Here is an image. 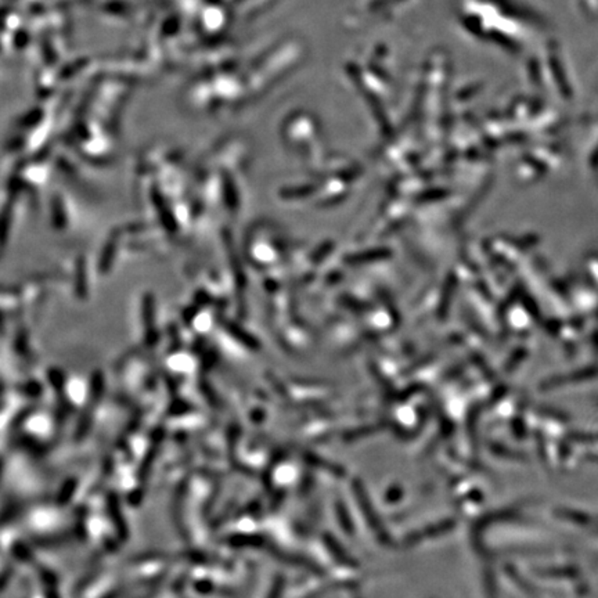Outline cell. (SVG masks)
Returning <instances> with one entry per match:
<instances>
[{
	"label": "cell",
	"instance_id": "cell-1",
	"mask_svg": "<svg viewBox=\"0 0 598 598\" xmlns=\"http://www.w3.org/2000/svg\"><path fill=\"white\" fill-rule=\"evenodd\" d=\"M204 155L218 175L222 215L230 221L239 219L247 203V146L239 141H226L214 146Z\"/></svg>",
	"mask_w": 598,
	"mask_h": 598
},
{
	"label": "cell",
	"instance_id": "cell-2",
	"mask_svg": "<svg viewBox=\"0 0 598 598\" xmlns=\"http://www.w3.org/2000/svg\"><path fill=\"white\" fill-rule=\"evenodd\" d=\"M134 313V321L141 341L148 348L157 346L162 337V330L158 323L159 316L157 308V298L152 295V292L143 291L139 295Z\"/></svg>",
	"mask_w": 598,
	"mask_h": 598
},
{
	"label": "cell",
	"instance_id": "cell-3",
	"mask_svg": "<svg viewBox=\"0 0 598 598\" xmlns=\"http://www.w3.org/2000/svg\"><path fill=\"white\" fill-rule=\"evenodd\" d=\"M49 217L52 226L59 232L70 230L77 223L75 206L63 190L52 191L49 197Z\"/></svg>",
	"mask_w": 598,
	"mask_h": 598
},
{
	"label": "cell",
	"instance_id": "cell-4",
	"mask_svg": "<svg viewBox=\"0 0 598 598\" xmlns=\"http://www.w3.org/2000/svg\"><path fill=\"white\" fill-rule=\"evenodd\" d=\"M71 273L67 275L70 277V287L72 295L77 301H88L92 290V270L90 263L88 262L85 255L77 257L71 262Z\"/></svg>",
	"mask_w": 598,
	"mask_h": 598
}]
</instances>
